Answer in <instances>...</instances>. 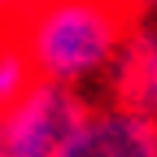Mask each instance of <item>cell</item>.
Wrapping results in <instances>:
<instances>
[{"label":"cell","mask_w":157,"mask_h":157,"mask_svg":"<svg viewBox=\"0 0 157 157\" xmlns=\"http://www.w3.org/2000/svg\"><path fill=\"white\" fill-rule=\"evenodd\" d=\"M61 157H157V118L127 105L92 109Z\"/></svg>","instance_id":"cell-3"},{"label":"cell","mask_w":157,"mask_h":157,"mask_svg":"<svg viewBox=\"0 0 157 157\" xmlns=\"http://www.w3.org/2000/svg\"><path fill=\"white\" fill-rule=\"evenodd\" d=\"M113 101L157 118V26L140 22L113 61Z\"/></svg>","instance_id":"cell-4"},{"label":"cell","mask_w":157,"mask_h":157,"mask_svg":"<svg viewBox=\"0 0 157 157\" xmlns=\"http://www.w3.org/2000/svg\"><path fill=\"white\" fill-rule=\"evenodd\" d=\"M31 5H35V0H0V31H13L17 17H22Z\"/></svg>","instance_id":"cell-6"},{"label":"cell","mask_w":157,"mask_h":157,"mask_svg":"<svg viewBox=\"0 0 157 157\" xmlns=\"http://www.w3.org/2000/svg\"><path fill=\"white\" fill-rule=\"evenodd\" d=\"M131 9H135V17H140V22L157 26V0H131Z\"/></svg>","instance_id":"cell-7"},{"label":"cell","mask_w":157,"mask_h":157,"mask_svg":"<svg viewBox=\"0 0 157 157\" xmlns=\"http://www.w3.org/2000/svg\"><path fill=\"white\" fill-rule=\"evenodd\" d=\"M92 105L70 83L35 78L9 109H0V157H61Z\"/></svg>","instance_id":"cell-2"},{"label":"cell","mask_w":157,"mask_h":157,"mask_svg":"<svg viewBox=\"0 0 157 157\" xmlns=\"http://www.w3.org/2000/svg\"><path fill=\"white\" fill-rule=\"evenodd\" d=\"M135 26L140 17L131 0H35L13 35L39 78L78 87L101 70H113Z\"/></svg>","instance_id":"cell-1"},{"label":"cell","mask_w":157,"mask_h":157,"mask_svg":"<svg viewBox=\"0 0 157 157\" xmlns=\"http://www.w3.org/2000/svg\"><path fill=\"white\" fill-rule=\"evenodd\" d=\"M35 78H39V74H35V66H31V57L22 52L17 35H13V31H0V109H9Z\"/></svg>","instance_id":"cell-5"}]
</instances>
